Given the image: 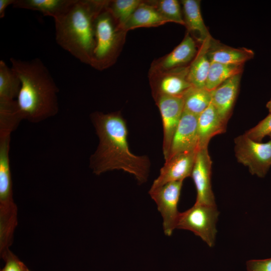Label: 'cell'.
Listing matches in <instances>:
<instances>
[{
  "label": "cell",
  "instance_id": "6da1fadb",
  "mask_svg": "<svg viewBox=\"0 0 271 271\" xmlns=\"http://www.w3.org/2000/svg\"><path fill=\"white\" fill-rule=\"evenodd\" d=\"M90 119L98 139L97 148L89 159L92 172L99 175L121 170L133 175L139 184L145 183L150 161L147 156H137L130 151L127 127L120 112L95 111L90 114Z\"/></svg>",
  "mask_w": 271,
  "mask_h": 271
},
{
  "label": "cell",
  "instance_id": "7a4b0ae2",
  "mask_svg": "<svg viewBox=\"0 0 271 271\" xmlns=\"http://www.w3.org/2000/svg\"><path fill=\"white\" fill-rule=\"evenodd\" d=\"M10 61L21 82L16 100L23 119L37 123L55 116L59 110V89L42 60L11 58Z\"/></svg>",
  "mask_w": 271,
  "mask_h": 271
},
{
  "label": "cell",
  "instance_id": "3957f363",
  "mask_svg": "<svg viewBox=\"0 0 271 271\" xmlns=\"http://www.w3.org/2000/svg\"><path fill=\"white\" fill-rule=\"evenodd\" d=\"M107 2L74 0L64 14L54 19L57 43L82 63L91 64L95 21Z\"/></svg>",
  "mask_w": 271,
  "mask_h": 271
},
{
  "label": "cell",
  "instance_id": "277c9868",
  "mask_svg": "<svg viewBox=\"0 0 271 271\" xmlns=\"http://www.w3.org/2000/svg\"><path fill=\"white\" fill-rule=\"evenodd\" d=\"M120 31L106 6L95 21V44L92 66L102 69L112 63L118 48Z\"/></svg>",
  "mask_w": 271,
  "mask_h": 271
},
{
  "label": "cell",
  "instance_id": "5b68a950",
  "mask_svg": "<svg viewBox=\"0 0 271 271\" xmlns=\"http://www.w3.org/2000/svg\"><path fill=\"white\" fill-rule=\"evenodd\" d=\"M218 215L216 205L195 203L190 209L180 213L176 228L193 232L211 247L215 244Z\"/></svg>",
  "mask_w": 271,
  "mask_h": 271
},
{
  "label": "cell",
  "instance_id": "8992f818",
  "mask_svg": "<svg viewBox=\"0 0 271 271\" xmlns=\"http://www.w3.org/2000/svg\"><path fill=\"white\" fill-rule=\"evenodd\" d=\"M234 144L237 161L248 167L252 175L264 177L271 167V140L257 142L243 134L235 139Z\"/></svg>",
  "mask_w": 271,
  "mask_h": 271
},
{
  "label": "cell",
  "instance_id": "52a82bcc",
  "mask_svg": "<svg viewBox=\"0 0 271 271\" xmlns=\"http://www.w3.org/2000/svg\"><path fill=\"white\" fill-rule=\"evenodd\" d=\"M183 182H169L156 188H150L149 192L162 215L164 232L168 236L176 228L180 213L178 210V204Z\"/></svg>",
  "mask_w": 271,
  "mask_h": 271
},
{
  "label": "cell",
  "instance_id": "ba28073f",
  "mask_svg": "<svg viewBox=\"0 0 271 271\" xmlns=\"http://www.w3.org/2000/svg\"><path fill=\"white\" fill-rule=\"evenodd\" d=\"M161 113L163 129V153L168 157L172 139L184 111L183 97L160 96L155 98Z\"/></svg>",
  "mask_w": 271,
  "mask_h": 271
},
{
  "label": "cell",
  "instance_id": "9c48e42d",
  "mask_svg": "<svg viewBox=\"0 0 271 271\" xmlns=\"http://www.w3.org/2000/svg\"><path fill=\"white\" fill-rule=\"evenodd\" d=\"M212 164L208 147L197 151L191 175L197 191L196 203L216 205L211 183Z\"/></svg>",
  "mask_w": 271,
  "mask_h": 271
},
{
  "label": "cell",
  "instance_id": "30bf717a",
  "mask_svg": "<svg viewBox=\"0 0 271 271\" xmlns=\"http://www.w3.org/2000/svg\"><path fill=\"white\" fill-rule=\"evenodd\" d=\"M188 66L168 71L153 72L152 83L154 98L160 96L183 97L192 85L188 78Z\"/></svg>",
  "mask_w": 271,
  "mask_h": 271
},
{
  "label": "cell",
  "instance_id": "8fae6325",
  "mask_svg": "<svg viewBox=\"0 0 271 271\" xmlns=\"http://www.w3.org/2000/svg\"><path fill=\"white\" fill-rule=\"evenodd\" d=\"M198 116L183 111L174 133L167 160L177 154L198 150Z\"/></svg>",
  "mask_w": 271,
  "mask_h": 271
},
{
  "label": "cell",
  "instance_id": "7c38bea8",
  "mask_svg": "<svg viewBox=\"0 0 271 271\" xmlns=\"http://www.w3.org/2000/svg\"><path fill=\"white\" fill-rule=\"evenodd\" d=\"M196 152L180 153L165 160L151 188H156L171 182L183 181L191 176Z\"/></svg>",
  "mask_w": 271,
  "mask_h": 271
},
{
  "label": "cell",
  "instance_id": "4fadbf2b",
  "mask_svg": "<svg viewBox=\"0 0 271 271\" xmlns=\"http://www.w3.org/2000/svg\"><path fill=\"white\" fill-rule=\"evenodd\" d=\"M241 74L228 79L211 91V103L222 121L227 124L239 90Z\"/></svg>",
  "mask_w": 271,
  "mask_h": 271
},
{
  "label": "cell",
  "instance_id": "5bb4252c",
  "mask_svg": "<svg viewBox=\"0 0 271 271\" xmlns=\"http://www.w3.org/2000/svg\"><path fill=\"white\" fill-rule=\"evenodd\" d=\"M197 51L195 40L187 32L171 52L156 62L152 72H162L188 66L187 65L190 64Z\"/></svg>",
  "mask_w": 271,
  "mask_h": 271
},
{
  "label": "cell",
  "instance_id": "9a60e30c",
  "mask_svg": "<svg viewBox=\"0 0 271 271\" xmlns=\"http://www.w3.org/2000/svg\"><path fill=\"white\" fill-rule=\"evenodd\" d=\"M211 62L232 65H242L252 59L254 52L249 49L234 48L221 43L212 37L208 51Z\"/></svg>",
  "mask_w": 271,
  "mask_h": 271
},
{
  "label": "cell",
  "instance_id": "2e32d148",
  "mask_svg": "<svg viewBox=\"0 0 271 271\" xmlns=\"http://www.w3.org/2000/svg\"><path fill=\"white\" fill-rule=\"evenodd\" d=\"M225 124L220 118L212 103L198 116L197 133L198 150L208 147L210 140L215 136L224 133Z\"/></svg>",
  "mask_w": 271,
  "mask_h": 271
},
{
  "label": "cell",
  "instance_id": "e0dca14e",
  "mask_svg": "<svg viewBox=\"0 0 271 271\" xmlns=\"http://www.w3.org/2000/svg\"><path fill=\"white\" fill-rule=\"evenodd\" d=\"M184 22L187 32L201 44L211 35L203 21L199 0H182L181 1Z\"/></svg>",
  "mask_w": 271,
  "mask_h": 271
},
{
  "label": "cell",
  "instance_id": "ac0fdd59",
  "mask_svg": "<svg viewBox=\"0 0 271 271\" xmlns=\"http://www.w3.org/2000/svg\"><path fill=\"white\" fill-rule=\"evenodd\" d=\"M211 38L210 35L200 44L195 57L188 65V78L193 86L205 87L211 65L208 51Z\"/></svg>",
  "mask_w": 271,
  "mask_h": 271
},
{
  "label": "cell",
  "instance_id": "d6986e66",
  "mask_svg": "<svg viewBox=\"0 0 271 271\" xmlns=\"http://www.w3.org/2000/svg\"><path fill=\"white\" fill-rule=\"evenodd\" d=\"M74 0H15L13 7L41 13L56 19L64 14Z\"/></svg>",
  "mask_w": 271,
  "mask_h": 271
},
{
  "label": "cell",
  "instance_id": "ffe728a7",
  "mask_svg": "<svg viewBox=\"0 0 271 271\" xmlns=\"http://www.w3.org/2000/svg\"><path fill=\"white\" fill-rule=\"evenodd\" d=\"M167 22L149 2H142L121 29L126 31L140 27H156Z\"/></svg>",
  "mask_w": 271,
  "mask_h": 271
},
{
  "label": "cell",
  "instance_id": "44dd1931",
  "mask_svg": "<svg viewBox=\"0 0 271 271\" xmlns=\"http://www.w3.org/2000/svg\"><path fill=\"white\" fill-rule=\"evenodd\" d=\"M21 86V81L13 69L0 61V101L15 100Z\"/></svg>",
  "mask_w": 271,
  "mask_h": 271
},
{
  "label": "cell",
  "instance_id": "7402d4cb",
  "mask_svg": "<svg viewBox=\"0 0 271 271\" xmlns=\"http://www.w3.org/2000/svg\"><path fill=\"white\" fill-rule=\"evenodd\" d=\"M244 65H232L212 62L207 75L205 88L213 91L231 77L241 74Z\"/></svg>",
  "mask_w": 271,
  "mask_h": 271
},
{
  "label": "cell",
  "instance_id": "603a6c76",
  "mask_svg": "<svg viewBox=\"0 0 271 271\" xmlns=\"http://www.w3.org/2000/svg\"><path fill=\"white\" fill-rule=\"evenodd\" d=\"M183 99L184 111L198 116L211 104V91L192 86L184 95Z\"/></svg>",
  "mask_w": 271,
  "mask_h": 271
},
{
  "label": "cell",
  "instance_id": "cb8c5ba5",
  "mask_svg": "<svg viewBox=\"0 0 271 271\" xmlns=\"http://www.w3.org/2000/svg\"><path fill=\"white\" fill-rule=\"evenodd\" d=\"M22 120L16 100L0 102V135H11Z\"/></svg>",
  "mask_w": 271,
  "mask_h": 271
},
{
  "label": "cell",
  "instance_id": "d4e9b609",
  "mask_svg": "<svg viewBox=\"0 0 271 271\" xmlns=\"http://www.w3.org/2000/svg\"><path fill=\"white\" fill-rule=\"evenodd\" d=\"M142 1L140 0L108 1L106 8L121 29Z\"/></svg>",
  "mask_w": 271,
  "mask_h": 271
},
{
  "label": "cell",
  "instance_id": "484cf974",
  "mask_svg": "<svg viewBox=\"0 0 271 271\" xmlns=\"http://www.w3.org/2000/svg\"><path fill=\"white\" fill-rule=\"evenodd\" d=\"M168 22L184 25L182 10L177 0H160L149 2Z\"/></svg>",
  "mask_w": 271,
  "mask_h": 271
},
{
  "label": "cell",
  "instance_id": "4316f807",
  "mask_svg": "<svg viewBox=\"0 0 271 271\" xmlns=\"http://www.w3.org/2000/svg\"><path fill=\"white\" fill-rule=\"evenodd\" d=\"M271 133V112L257 125L244 133L250 139L261 142L262 139Z\"/></svg>",
  "mask_w": 271,
  "mask_h": 271
},
{
  "label": "cell",
  "instance_id": "83f0119b",
  "mask_svg": "<svg viewBox=\"0 0 271 271\" xmlns=\"http://www.w3.org/2000/svg\"><path fill=\"white\" fill-rule=\"evenodd\" d=\"M5 265L1 271H31L10 249L0 254Z\"/></svg>",
  "mask_w": 271,
  "mask_h": 271
},
{
  "label": "cell",
  "instance_id": "f1b7e54d",
  "mask_svg": "<svg viewBox=\"0 0 271 271\" xmlns=\"http://www.w3.org/2000/svg\"><path fill=\"white\" fill-rule=\"evenodd\" d=\"M246 268L248 271H271V258L248 260Z\"/></svg>",
  "mask_w": 271,
  "mask_h": 271
},
{
  "label": "cell",
  "instance_id": "f546056e",
  "mask_svg": "<svg viewBox=\"0 0 271 271\" xmlns=\"http://www.w3.org/2000/svg\"><path fill=\"white\" fill-rule=\"evenodd\" d=\"M15 0H0V18H3L5 15V12L7 8L12 5L15 3Z\"/></svg>",
  "mask_w": 271,
  "mask_h": 271
},
{
  "label": "cell",
  "instance_id": "4dcf8cb0",
  "mask_svg": "<svg viewBox=\"0 0 271 271\" xmlns=\"http://www.w3.org/2000/svg\"><path fill=\"white\" fill-rule=\"evenodd\" d=\"M266 107L268 109L269 113L271 112V97L269 100L266 103Z\"/></svg>",
  "mask_w": 271,
  "mask_h": 271
},
{
  "label": "cell",
  "instance_id": "1f68e13d",
  "mask_svg": "<svg viewBox=\"0 0 271 271\" xmlns=\"http://www.w3.org/2000/svg\"><path fill=\"white\" fill-rule=\"evenodd\" d=\"M268 136H269V138H270V140H271V133H269V134H268Z\"/></svg>",
  "mask_w": 271,
  "mask_h": 271
}]
</instances>
